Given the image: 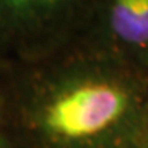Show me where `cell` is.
Here are the masks:
<instances>
[{
	"mask_svg": "<svg viewBox=\"0 0 148 148\" xmlns=\"http://www.w3.org/2000/svg\"><path fill=\"white\" fill-rule=\"evenodd\" d=\"M15 1H21V3H32V1H47V0H15Z\"/></svg>",
	"mask_w": 148,
	"mask_h": 148,
	"instance_id": "obj_3",
	"label": "cell"
},
{
	"mask_svg": "<svg viewBox=\"0 0 148 148\" xmlns=\"http://www.w3.org/2000/svg\"><path fill=\"white\" fill-rule=\"evenodd\" d=\"M112 30L123 41L148 42V0H114L111 7Z\"/></svg>",
	"mask_w": 148,
	"mask_h": 148,
	"instance_id": "obj_2",
	"label": "cell"
},
{
	"mask_svg": "<svg viewBox=\"0 0 148 148\" xmlns=\"http://www.w3.org/2000/svg\"><path fill=\"white\" fill-rule=\"evenodd\" d=\"M127 96L110 82L90 81L62 92L44 111V126L52 136L84 140L114 125L126 111Z\"/></svg>",
	"mask_w": 148,
	"mask_h": 148,
	"instance_id": "obj_1",
	"label": "cell"
},
{
	"mask_svg": "<svg viewBox=\"0 0 148 148\" xmlns=\"http://www.w3.org/2000/svg\"><path fill=\"white\" fill-rule=\"evenodd\" d=\"M0 148H4V147H3V145H1V144H0Z\"/></svg>",
	"mask_w": 148,
	"mask_h": 148,
	"instance_id": "obj_4",
	"label": "cell"
}]
</instances>
